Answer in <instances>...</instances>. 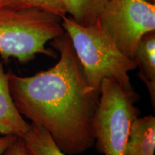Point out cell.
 Here are the masks:
<instances>
[{"label": "cell", "instance_id": "11", "mask_svg": "<svg viewBox=\"0 0 155 155\" xmlns=\"http://www.w3.org/2000/svg\"><path fill=\"white\" fill-rule=\"evenodd\" d=\"M0 7L13 9H38L58 15L66 16L65 0H0Z\"/></svg>", "mask_w": 155, "mask_h": 155}, {"label": "cell", "instance_id": "6", "mask_svg": "<svg viewBox=\"0 0 155 155\" xmlns=\"http://www.w3.org/2000/svg\"><path fill=\"white\" fill-rule=\"evenodd\" d=\"M30 128L15 106L9 87L7 73L0 61V134L22 138Z\"/></svg>", "mask_w": 155, "mask_h": 155}, {"label": "cell", "instance_id": "5", "mask_svg": "<svg viewBox=\"0 0 155 155\" xmlns=\"http://www.w3.org/2000/svg\"><path fill=\"white\" fill-rule=\"evenodd\" d=\"M97 23L116 48L133 60L141 38L155 31V3L108 0Z\"/></svg>", "mask_w": 155, "mask_h": 155}, {"label": "cell", "instance_id": "12", "mask_svg": "<svg viewBox=\"0 0 155 155\" xmlns=\"http://www.w3.org/2000/svg\"><path fill=\"white\" fill-rule=\"evenodd\" d=\"M2 155H27L22 139L17 138Z\"/></svg>", "mask_w": 155, "mask_h": 155}, {"label": "cell", "instance_id": "10", "mask_svg": "<svg viewBox=\"0 0 155 155\" xmlns=\"http://www.w3.org/2000/svg\"><path fill=\"white\" fill-rule=\"evenodd\" d=\"M108 0H65V10L78 24L89 26L97 22Z\"/></svg>", "mask_w": 155, "mask_h": 155}, {"label": "cell", "instance_id": "9", "mask_svg": "<svg viewBox=\"0 0 155 155\" xmlns=\"http://www.w3.org/2000/svg\"><path fill=\"white\" fill-rule=\"evenodd\" d=\"M27 155H66L61 152L44 128L32 123L29 131L21 138Z\"/></svg>", "mask_w": 155, "mask_h": 155}, {"label": "cell", "instance_id": "13", "mask_svg": "<svg viewBox=\"0 0 155 155\" xmlns=\"http://www.w3.org/2000/svg\"><path fill=\"white\" fill-rule=\"evenodd\" d=\"M17 138L19 137L12 135H4L3 137H0V155L2 154Z\"/></svg>", "mask_w": 155, "mask_h": 155}, {"label": "cell", "instance_id": "14", "mask_svg": "<svg viewBox=\"0 0 155 155\" xmlns=\"http://www.w3.org/2000/svg\"><path fill=\"white\" fill-rule=\"evenodd\" d=\"M147 1L150 2H152V3H155V0H147Z\"/></svg>", "mask_w": 155, "mask_h": 155}, {"label": "cell", "instance_id": "3", "mask_svg": "<svg viewBox=\"0 0 155 155\" xmlns=\"http://www.w3.org/2000/svg\"><path fill=\"white\" fill-rule=\"evenodd\" d=\"M65 33L62 18L38 9L0 7V57L27 63L38 54L55 58L45 45Z\"/></svg>", "mask_w": 155, "mask_h": 155}, {"label": "cell", "instance_id": "2", "mask_svg": "<svg viewBox=\"0 0 155 155\" xmlns=\"http://www.w3.org/2000/svg\"><path fill=\"white\" fill-rule=\"evenodd\" d=\"M62 25L71 39L91 90L100 95L102 81L106 78L113 79L128 90L134 89L129 73L137 68L134 61L116 48L98 23L83 26L65 16Z\"/></svg>", "mask_w": 155, "mask_h": 155}, {"label": "cell", "instance_id": "7", "mask_svg": "<svg viewBox=\"0 0 155 155\" xmlns=\"http://www.w3.org/2000/svg\"><path fill=\"white\" fill-rule=\"evenodd\" d=\"M154 116H138L131 125L126 155H154Z\"/></svg>", "mask_w": 155, "mask_h": 155}, {"label": "cell", "instance_id": "8", "mask_svg": "<svg viewBox=\"0 0 155 155\" xmlns=\"http://www.w3.org/2000/svg\"><path fill=\"white\" fill-rule=\"evenodd\" d=\"M134 61L139 72L137 75L146 86L152 106H155V31L145 34L137 45Z\"/></svg>", "mask_w": 155, "mask_h": 155}, {"label": "cell", "instance_id": "4", "mask_svg": "<svg viewBox=\"0 0 155 155\" xmlns=\"http://www.w3.org/2000/svg\"><path fill=\"white\" fill-rule=\"evenodd\" d=\"M140 97L113 79L106 78L101 86L99 101L93 121L95 144L104 155H126L131 125L139 116L136 103Z\"/></svg>", "mask_w": 155, "mask_h": 155}, {"label": "cell", "instance_id": "1", "mask_svg": "<svg viewBox=\"0 0 155 155\" xmlns=\"http://www.w3.org/2000/svg\"><path fill=\"white\" fill-rule=\"evenodd\" d=\"M50 45L60 53L58 63L29 77L7 73L10 94L19 114L44 128L61 152L78 154L95 145L99 95L89 88L68 35Z\"/></svg>", "mask_w": 155, "mask_h": 155}]
</instances>
